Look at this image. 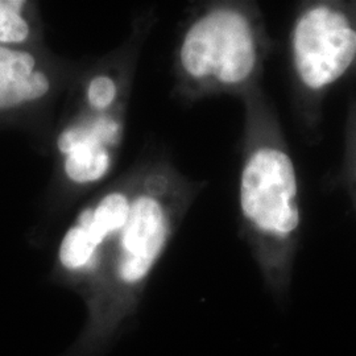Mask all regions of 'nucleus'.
I'll use <instances>...</instances> for the list:
<instances>
[{
	"mask_svg": "<svg viewBox=\"0 0 356 356\" xmlns=\"http://www.w3.org/2000/svg\"><path fill=\"white\" fill-rule=\"evenodd\" d=\"M197 186L164 159L143 161L127 222L83 301L88 318L61 356H103L140 305L154 268L191 206Z\"/></svg>",
	"mask_w": 356,
	"mask_h": 356,
	"instance_id": "f257e3e1",
	"label": "nucleus"
},
{
	"mask_svg": "<svg viewBox=\"0 0 356 356\" xmlns=\"http://www.w3.org/2000/svg\"><path fill=\"white\" fill-rule=\"evenodd\" d=\"M261 36L252 13L241 4L218 3L195 13L175 51V92L195 101L219 92H238L261 63Z\"/></svg>",
	"mask_w": 356,
	"mask_h": 356,
	"instance_id": "f03ea898",
	"label": "nucleus"
},
{
	"mask_svg": "<svg viewBox=\"0 0 356 356\" xmlns=\"http://www.w3.org/2000/svg\"><path fill=\"white\" fill-rule=\"evenodd\" d=\"M239 204L244 232L275 293L286 279V245L300 227L297 176L291 157L272 145H254L244 160Z\"/></svg>",
	"mask_w": 356,
	"mask_h": 356,
	"instance_id": "7ed1b4c3",
	"label": "nucleus"
},
{
	"mask_svg": "<svg viewBox=\"0 0 356 356\" xmlns=\"http://www.w3.org/2000/svg\"><path fill=\"white\" fill-rule=\"evenodd\" d=\"M143 163L103 186L76 213L58 243L53 277L85 298L102 270L116 236L127 222Z\"/></svg>",
	"mask_w": 356,
	"mask_h": 356,
	"instance_id": "20e7f679",
	"label": "nucleus"
},
{
	"mask_svg": "<svg viewBox=\"0 0 356 356\" xmlns=\"http://www.w3.org/2000/svg\"><path fill=\"white\" fill-rule=\"evenodd\" d=\"M127 108L91 114L72 108L53 139L57 211L104 184L114 172L123 145Z\"/></svg>",
	"mask_w": 356,
	"mask_h": 356,
	"instance_id": "39448f33",
	"label": "nucleus"
},
{
	"mask_svg": "<svg viewBox=\"0 0 356 356\" xmlns=\"http://www.w3.org/2000/svg\"><path fill=\"white\" fill-rule=\"evenodd\" d=\"M293 60L306 88L321 90L337 82L356 57V31L343 13L327 6L309 8L293 31Z\"/></svg>",
	"mask_w": 356,
	"mask_h": 356,
	"instance_id": "423d86ee",
	"label": "nucleus"
},
{
	"mask_svg": "<svg viewBox=\"0 0 356 356\" xmlns=\"http://www.w3.org/2000/svg\"><path fill=\"white\" fill-rule=\"evenodd\" d=\"M81 70L76 63L47 51L0 45V113L58 101Z\"/></svg>",
	"mask_w": 356,
	"mask_h": 356,
	"instance_id": "0eeeda50",
	"label": "nucleus"
},
{
	"mask_svg": "<svg viewBox=\"0 0 356 356\" xmlns=\"http://www.w3.org/2000/svg\"><path fill=\"white\" fill-rule=\"evenodd\" d=\"M153 20L152 13L141 15L134 22L132 32L120 48L89 67H82L69 91L73 108L91 114H108L127 108L136 64Z\"/></svg>",
	"mask_w": 356,
	"mask_h": 356,
	"instance_id": "6e6552de",
	"label": "nucleus"
},
{
	"mask_svg": "<svg viewBox=\"0 0 356 356\" xmlns=\"http://www.w3.org/2000/svg\"><path fill=\"white\" fill-rule=\"evenodd\" d=\"M26 0H0V45L23 48L36 38V24L28 13Z\"/></svg>",
	"mask_w": 356,
	"mask_h": 356,
	"instance_id": "1a4fd4ad",
	"label": "nucleus"
}]
</instances>
